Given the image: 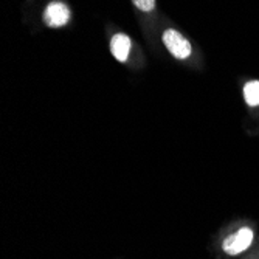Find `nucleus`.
<instances>
[{
    "label": "nucleus",
    "instance_id": "f257e3e1",
    "mask_svg": "<svg viewBox=\"0 0 259 259\" xmlns=\"http://www.w3.org/2000/svg\"><path fill=\"white\" fill-rule=\"evenodd\" d=\"M163 44L168 49V52L177 59H186L191 55V44L176 30L169 28L163 33Z\"/></svg>",
    "mask_w": 259,
    "mask_h": 259
},
{
    "label": "nucleus",
    "instance_id": "f03ea898",
    "mask_svg": "<svg viewBox=\"0 0 259 259\" xmlns=\"http://www.w3.org/2000/svg\"><path fill=\"white\" fill-rule=\"evenodd\" d=\"M68 20H70V10L64 4L53 2L44 11V22L49 27H53V28L64 27Z\"/></svg>",
    "mask_w": 259,
    "mask_h": 259
},
{
    "label": "nucleus",
    "instance_id": "7ed1b4c3",
    "mask_svg": "<svg viewBox=\"0 0 259 259\" xmlns=\"http://www.w3.org/2000/svg\"><path fill=\"white\" fill-rule=\"evenodd\" d=\"M253 241V231L250 228H241L236 234L227 238L224 242V250L230 254H238L250 247Z\"/></svg>",
    "mask_w": 259,
    "mask_h": 259
},
{
    "label": "nucleus",
    "instance_id": "20e7f679",
    "mask_svg": "<svg viewBox=\"0 0 259 259\" xmlns=\"http://www.w3.org/2000/svg\"><path fill=\"white\" fill-rule=\"evenodd\" d=\"M110 50L116 59H118L120 62H124L129 56L131 39L126 34H115L110 40Z\"/></svg>",
    "mask_w": 259,
    "mask_h": 259
},
{
    "label": "nucleus",
    "instance_id": "39448f33",
    "mask_svg": "<svg viewBox=\"0 0 259 259\" xmlns=\"http://www.w3.org/2000/svg\"><path fill=\"white\" fill-rule=\"evenodd\" d=\"M244 97L248 106H259V81H251L244 87Z\"/></svg>",
    "mask_w": 259,
    "mask_h": 259
},
{
    "label": "nucleus",
    "instance_id": "423d86ee",
    "mask_svg": "<svg viewBox=\"0 0 259 259\" xmlns=\"http://www.w3.org/2000/svg\"><path fill=\"white\" fill-rule=\"evenodd\" d=\"M134 5L140 10V11H152L155 8V0H132Z\"/></svg>",
    "mask_w": 259,
    "mask_h": 259
}]
</instances>
